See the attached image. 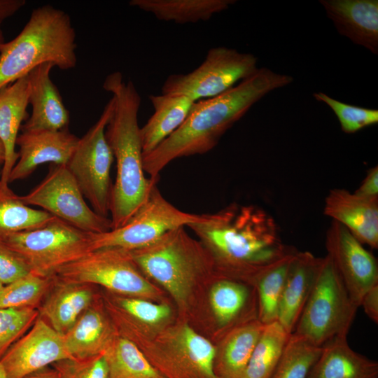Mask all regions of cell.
Segmentation results:
<instances>
[{
  "label": "cell",
  "mask_w": 378,
  "mask_h": 378,
  "mask_svg": "<svg viewBox=\"0 0 378 378\" xmlns=\"http://www.w3.org/2000/svg\"><path fill=\"white\" fill-rule=\"evenodd\" d=\"M293 81L290 75L259 68L255 74L226 92L195 102L181 126L152 151L143 155L145 172L150 178H158L159 173L174 160L212 150L256 102Z\"/></svg>",
  "instance_id": "6da1fadb"
},
{
  "label": "cell",
  "mask_w": 378,
  "mask_h": 378,
  "mask_svg": "<svg viewBox=\"0 0 378 378\" xmlns=\"http://www.w3.org/2000/svg\"><path fill=\"white\" fill-rule=\"evenodd\" d=\"M188 227L214 254L225 276L246 282L262 268L295 251L283 244L274 218L256 205L234 203Z\"/></svg>",
  "instance_id": "7a4b0ae2"
},
{
  "label": "cell",
  "mask_w": 378,
  "mask_h": 378,
  "mask_svg": "<svg viewBox=\"0 0 378 378\" xmlns=\"http://www.w3.org/2000/svg\"><path fill=\"white\" fill-rule=\"evenodd\" d=\"M103 88L114 100L105 135L116 162L109 212L111 229H116L146 202L158 178L145 176L138 124L141 99L134 83L125 81L122 73L115 71L106 77Z\"/></svg>",
  "instance_id": "3957f363"
},
{
  "label": "cell",
  "mask_w": 378,
  "mask_h": 378,
  "mask_svg": "<svg viewBox=\"0 0 378 378\" xmlns=\"http://www.w3.org/2000/svg\"><path fill=\"white\" fill-rule=\"evenodd\" d=\"M76 38L68 13L48 4L34 8L20 34L1 48L0 90L45 63L74 68Z\"/></svg>",
  "instance_id": "277c9868"
},
{
  "label": "cell",
  "mask_w": 378,
  "mask_h": 378,
  "mask_svg": "<svg viewBox=\"0 0 378 378\" xmlns=\"http://www.w3.org/2000/svg\"><path fill=\"white\" fill-rule=\"evenodd\" d=\"M128 251L138 268L180 302L187 298L198 277L215 263L184 227L167 232L146 247Z\"/></svg>",
  "instance_id": "5b68a950"
},
{
  "label": "cell",
  "mask_w": 378,
  "mask_h": 378,
  "mask_svg": "<svg viewBox=\"0 0 378 378\" xmlns=\"http://www.w3.org/2000/svg\"><path fill=\"white\" fill-rule=\"evenodd\" d=\"M358 308L326 255L292 333L322 346L335 337L347 336Z\"/></svg>",
  "instance_id": "8992f818"
},
{
  "label": "cell",
  "mask_w": 378,
  "mask_h": 378,
  "mask_svg": "<svg viewBox=\"0 0 378 378\" xmlns=\"http://www.w3.org/2000/svg\"><path fill=\"white\" fill-rule=\"evenodd\" d=\"M92 234L55 217L43 227L1 237L0 243L16 253L31 273L49 277L91 251Z\"/></svg>",
  "instance_id": "52a82bcc"
},
{
  "label": "cell",
  "mask_w": 378,
  "mask_h": 378,
  "mask_svg": "<svg viewBox=\"0 0 378 378\" xmlns=\"http://www.w3.org/2000/svg\"><path fill=\"white\" fill-rule=\"evenodd\" d=\"M258 58L225 46L210 48L199 66L188 74H174L164 81L161 94L184 95L192 101L211 98L255 74Z\"/></svg>",
  "instance_id": "ba28073f"
},
{
  "label": "cell",
  "mask_w": 378,
  "mask_h": 378,
  "mask_svg": "<svg viewBox=\"0 0 378 378\" xmlns=\"http://www.w3.org/2000/svg\"><path fill=\"white\" fill-rule=\"evenodd\" d=\"M114 106L111 97L99 118L82 137L66 164L92 209L108 217L112 186L111 168L113 155L105 130Z\"/></svg>",
  "instance_id": "9c48e42d"
},
{
  "label": "cell",
  "mask_w": 378,
  "mask_h": 378,
  "mask_svg": "<svg viewBox=\"0 0 378 378\" xmlns=\"http://www.w3.org/2000/svg\"><path fill=\"white\" fill-rule=\"evenodd\" d=\"M207 215L178 209L163 197L156 185L146 202L122 226L92 234L91 251L105 248L132 251L144 248L170 230L204 221Z\"/></svg>",
  "instance_id": "30bf717a"
},
{
  "label": "cell",
  "mask_w": 378,
  "mask_h": 378,
  "mask_svg": "<svg viewBox=\"0 0 378 378\" xmlns=\"http://www.w3.org/2000/svg\"><path fill=\"white\" fill-rule=\"evenodd\" d=\"M56 279L73 283L99 285L129 296L154 293V287L140 273L130 252L115 248L91 251L59 269Z\"/></svg>",
  "instance_id": "8fae6325"
},
{
  "label": "cell",
  "mask_w": 378,
  "mask_h": 378,
  "mask_svg": "<svg viewBox=\"0 0 378 378\" xmlns=\"http://www.w3.org/2000/svg\"><path fill=\"white\" fill-rule=\"evenodd\" d=\"M26 205L40 206L56 218L89 233L111 230V220L93 211L66 165L52 164L42 181L25 195Z\"/></svg>",
  "instance_id": "7c38bea8"
},
{
  "label": "cell",
  "mask_w": 378,
  "mask_h": 378,
  "mask_svg": "<svg viewBox=\"0 0 378 378\" xmlns=\"http://www.w3.org/2000/svg\"><path fill=\"white\" fill-rule=\"evenodd\" d=\"M326 247L351 300L360 307L364 294L378 284L377 259L345 227L333 220L326 232Z\"/></svg>",
  "instance_id": "4fadbf2b"
},
{
  "label": "cell",
  "mask_w": 378,
  "mask_h": 378,
  "mask_svg": "<svg viewBox=\"0 0 378 378\" xmlns=\"http://www.w3.org/2000/svg\"><path fill=\"white\" fill-rule=\"evenodd\" d=\"M66 358H72L64 337L38 316L31 328L0 359L7 378H22Z\"/></svg>",
  "instance_id": "5bb4252c"
},
{
  "label": "cell",
  "mask_w": 378,
  "mask_h": 378,
  "mask_svg": "<svg viewBox=\"0 0 378 378\" xmlns=\"http://www.w3.org/2000/svg\"><path fill=\"white\" fill-rule=\"evenodd\" d=\"M78 140L68 129L22 131L17 138L18 158L10 174L8 183L27 178L46 162L66 165Z\"/></svg>",
  "instance_id": "9a60e30c"
},
{
  "label": "cell",
  "mask_w": 378,
  "mask_h": 378,
  "mask_svg": "<svg viewBox=\"0 0 378 378\" xmlns=\"http://www.w3.org/2000/svg\"><path fill=\"white\" fill-rule=\"evenodd\" d=\"M324 214L345 227L361 244L378 247V200L360 197L342 188L330 190Z\"/></svg>",
  "instance_id": "2e32d148"
},
{
  "label": "cell",
  "mask_w": 378,
  "mask_h": 378,
  "mask_svg": "<svg viewBox=\"0 0 378 378\" xmlns=\"http://www.w3.org/2000/svg\"><path fill=\"white\" fill-rule=\"evenodd\" d=\"M319 3L341 35L378 54L377 0H320Z\"/></svg>",
  "instance_id": "e0dca14e"
},
{
  "label": "cell",
  "mask_w": 378,
  "mask_h": 378,
  "mask_svg": "<svg viewBox=\"0 0 378 378\" xmlns=\"http://www.w3.org/2000/svg\"><path fill=\"white\" fill-rule=\"evenodd\" d=\"M53 66L50 63H45L36 66L28 74L29 104L31 105L32 112L22 125V131L67 129L69 113L50 76Z\"/></svg>",
  "instance_id": "ac0fdd59"
},
{
  "label": "cell",
  "mask_w": 378,
  "mask_h": 378,
  "mask_svg": "<svg viewBox=\"0 0 378 378\" xmlns=\"http://www.w3.org/2000/svg\"><path fill=\"white\" fill-rule=\"evenodd\" d=\"M322 258L296 251L289 265L277 314V321L292 333L314 286Z\"/></svg>",
  "instance_id": "d6986e66"
},
{
  "label": "cell",
  "mask_w": 378,
  "mask_h": 378,
  "mask_svg": "<svg viewBox=\"0 0 378 378\" xmlns=\"http://www.w3.org/2000/svg\"><path fill=\"white\" fill-rule=\"evenodd\" d=\"M53 276V283L38 308L39 316L64 335L96 300L93 285L66 282Z\"/></svg>",
  "instance_id": "ffe728a7"
},
{
  "label": "cell",
  "mask_w": 378,
  "mask_h": 378,
  "mask_svg": "<svg viewBox=\"0 0 378 378\" xmlns=\"http://www.w3.org/2000/svg\"><path fill=\"white\" fill-rule=\"evenodd\" d=\"M209 301L218 326L227 328L237 321L258 319L255 289L251 284L223 275L211 288Z\"/></svg>",
  "instance_id": "44dd1931"
},
{
  "label": "cell",
  "mask_w": 378,
  "mask_h": 378,
  "mask_svg": "<svg viewBox=\"0 0 378 378\" xmlns=\"http://www.w3.org/2000/svg\"><path fill=\"white\" fill-rule=\"evenodd\" d=\"M29 76H24L0 90V140L5 150L0 182L8 186L9 176L16 163V141L29 104Z\"/></svg>",
  "instance_id": "7402d4cb"
},
{
  "label": "cell",
  "mask_w": 378,
  "mask_h": 378,
  "mask_svg": "<svg viewBox=\"0 0 378 378\" xmlns=\"http://www.w3.org/2000/svg\"><path fill=\"white\" fill-rule=\"evenodd\" d=\"M307 378H378V363L354 351L347 336H337L322 346Z\"/></svg>",
  "instance_id": "603a6c76"
},
{
  "label": "cell",
  "mask_w": 378,
  "mask_h": 378,
  "mask_svg": "<svg viewBox=\"0 0 378 378\" xmlns=\"http://www.w3.org/2000/svg\"><path fill=\"white\" fill-rule=\"evenodd\" d=\"M63 337L70 356L82 359L104 353L118 335L96 298Z\"/></svg>",
  "instance_id": "cb8c5ba5"
},
{
  "label": "cell",
  "mask_w": 378,
  "mask_h": 378,
  "mask_svg": "<svg viewBox=\"0 0 378 378\" xmlns=\"http://www.w3.org/2000/svg\"><path fill=\"white\" fill-rule=\"evenodd\" d=\"M154 109L140 127L143 155L150 153L173 134L186 120L195 102L179 94L149 95Z\"/></svg>",
  "instance_id": "d4e9b609"
},
{
  "label": "cell",
  "mask_w": 378,
  "mask_h": 378,
  "mask_svg": "<svg viewBox=\"0 0 378 378\" xmlns=\"http://www.w3.org/2000/svg\"><path fill=\"white\" fill-rule=\"evenodd\" d=\"M235 0H132L131 6L157 19L178 24L207 21L234 4Z\"/></svg>",
  "instance_id": "484cf974"
},
{
  "label": "cell",
  "mask_w": 378,
  "mask_h": 378,
  "mask_svg": "<svg viewBox=\"0 0 378 378\" xmlns=\"http://www.w3.org/2000/svg\"><path fill=\"white\" fill-rule=\"evenodd\" d=\"M263 327L255 319L229 332L215 357L214 369L217 378H241Z\"/></svg>",
  "instance_id": "4316f807"
},
{
  "label": "cell",
  "mask_w": 378,
  "mask_h": 378,
  "mask_svg": "<svg viewBox=\"0 0 378 378\" xmlns=\"http://www.w3.org/2000/svg\"><path fill=\"white\" fill-rule=\"evenodd\" d=\"M293 251L255 273L248 283L255 289L258 319L264 325L277 320L278 309Z\"/></svg>",
  "instance_id": "83f0119b"
},
{
  "label": "cell",
  "mask_w": 378,
  "mask_h": 378,
  "mask_svg": "<svg viewBox=\"0 0 378 378\" xmlns=\"http://www.w3.org/2000/svg\"><path fill=\"white\" fill-rule=\"evenodd\" d=\"M290 334L277 321L264 325L241 378H270Z\"/></svg>",
  "instance_id": "f1b7e54d"
},
{
  "label": "cell",
  "mask_w": 378,
  "mask_h": 378,
  "mask_svg": "<svg viewBox=\"0 0 378 378\" xmlns=\"http://www.w3.org/2000/svg\"><path fill=\"white\" fill-rule=\"evenodd\" d=\"M104 356L107 378H165L134 342L122 336L115 339Z\"/></svg>",
  "instance_id": "f546056e"
},
{
  "label": "cell",
  "mask_w": 378,
  "mask_h": 378,
  "mask_svg": "<svg viewBox=\"0 0 378 378\" xmlns=\"http://www.w3.org/2000/svg\"><path fill=\"white\" fill-rule=\"evenodd\" d=\"M55 217L24 204L20 196L0 182V238L43 227Z\"/></svg>",
  "instance_id": "4dcf8cb0"
},
{
  "label": "cell",
  "mask_w": 378,
  "mask_h": 378,
  "mask_svg": "<svg viewBox=\"0 0 378 378\" xmlns=\"http://www.w3.org/2000/svg\"><path fill=\"white\" fill-rule=\"evenodd\" d=\"M322 346L291 333L276 367L270 378H307Z\"/></svg>",
  "instance_id": "1f68e13d"
},
{
  "label": "cell",
  "mask_w": 378,
  "mask_h": 378,
  "mask_svg": "<svg viewBox=\"0 0 378 378\" xmlns=\"http://www.w3.org/2000/svg\"><path fill=\"white\" fill-rule=\"evenodd\" d=\"M53 283V276L33 273L4 286L0 292V308H33L40 307Z\"/></svg>",
  "instance_id": "d6a6232c"
},
{
  "label": "cell",
  "mask_w": 378,
  "mask_h": 378,
  "mask_svg": "<svg viewBox=\"0 0 378 378\" xmlns=\"http://www.w3.org/2000/svg\"><path fill=\"white\" fill-rule=\"evenodd\" d=\"M317 101L328 105L337 116L342 130L347 134L355 133L378 122V110L350 105L335 99L323 92H315Z\"/></svg>",
  "instance_id": "836d02e7"
},
{
  "label": "cell",
  "mask_w": 378,
  "mask_h": 378,
  "mask_svg": "<svg viewBox=\"0 0 378 378\" xmlns=\"http://www.w3.org/2000/svg\"><path fill=\"white\" fill-rule=\"evenodd\" d=\"M38 316V309L0 308V359L26 333Z\"/></svg>",
  "instance_id": "e575fe53"
},
{
  "label": "cell",
  "mask_w": 378,
  "mask_h": 378,
  "mask_svg": "<svg viewBox=\"0 0 378 378\" xmlns=\"http://www.w3.org/2000/svg\"><path fill=\"white\" fill-rule=\"evenodd\" d=\"M61 378H107L104 353L82 359L66 358L52 365Z\"/></svg>",
  "instance_id": "d590c367"
},
{
  "label": "cell",
  "mask_w": 378,
  "mask_h": 378,
  "mask_svg": "<svg viewBox=\"0 0 378 378\" xmlns=\"http://www.w3.org/2000/svg\"><path fill=\"white\" fill-rule=\"evenodd\" d=\"M113 304L127 316L146 323H159L170 314V309L167 305L134 297L115 298Z\"/></svg>",
  "instance_id": "8d00e7d4"
},
{
  "label": "cell",
  "mask_w": 378,
  "mask_h": 378,
  "mask_svg": "<svg viewBox=\"0 0 378 378\" xmlns=\"http://www.w3.org/2000/svg\"><path fill=\"white\" fill-rule=\"evenodd\" d=\"M30 272L27 264L16 253L0 243V281L4 286Z\"/></svg>",
  "instance_id": "74e56055"
},
{
  "label": "cell",
  "mask_w": 378,
  "mask_h": 378,
  "mask_svg": "<svg viewBox=\"0 0 378 378\" xmlns=\"http://www.w3.org/2000/svg\"><path fill=\"white\" fill-rule=\"evenodd\" d=\"M355 194L368 199H376L378 197V167L369 170L361 185L355 191Z\"/></svg>",
  "instance_id": "f35d334b"
},
{
  "label": "cell",
  "mask_w": 378,
  "mask_h": 378,
  "mask_svg": "<svg viewBox=\"0 0 378 378\" xmlns=\"http://www.w3.org/2000/svg\"><path fill=\"white\" fill-rule=\"evenodd\" d=\"M362 306L366 315L375 323H378V284L369 289L363 295Z\"/></svg>",
  "instance_id": "ab89813d"
},
{
  "label": "cell",
  "mask_w": 378,
  "mask_h": 378,
  "mask_svg": "<svg viewBox=\"0 0 378 378\" xmlns=\"http://www.w3.org/2000/svg\"><path fill=\"white\" fill-rule=\"evenodd\" d=\"M25 4V0H0V23L16 13Z\"/></svg>",
  "instance_id": "60d3db41"
},
{
  "label": "cell",
  "mask_w": 378,
  "mask_h": 378,
  "mask_svg": "<svg viewBox=\"0 0 378 378\" xmlns=\"http://www.w3.org/2000/svg\"><path fill=\"white\" fill-rule=\"evenodd\" d=\"M22 378H61L59 372L51 365L46 366Z\"/></svg>",
  "instance_id": "b9f144b4"
},
{
  "label": "cell",
  "mask_w": 378,
  "mask_h": 378,
  "mask_svg": "<svg viewBox=\"0 0 378 378\" xmlns=\"http://www.w3.org/2000/svg\"><path fill=\"white\" fill-rule=\"evenodd\" d=\"M4 158H5L4 146L1 141L0 140V163L3 164V162L4 161Z\"/></svg>",
  "instance_id": "7bdbcfd3"
},
{
  "label": "cell",
  "mask_w": 378,
  "mask_h": 378,
  "mask_svg": "<svg viewBox=\"0 0 378 378\" xmlns=\"http://www.w3.org/2000/svg\"><path fill=\"white\" fill-rule=\"evenodd\" d=\"M4 43L5 42H4V38L3 32L0 29V51H1V48H2L3 45L4 44Z\"/></svg>",
  "instance_id": "ee69618b"
},
{
  "label": "cell",
  "mask_w": 378,
  "mask_h": 378,
  "mask_svg": "<svg viewBox=\"0 0 378 378\" xmlns=\"http://www.w3.org/2000/svg\"><path fill=\"white\" fill-rule=\"evenodd\" d=\"M0 378H7L1 364H0Z\"/></svg>",
  "instance_id": "f6af8a7d"
},
{
  "label": "cell",
  "mask_w": 378,
  "mask_h": 378,
  "mask_svg": "<svg viewBox=\"0 0 378 378\" xmlns=\"http://www.w3.org/2000/svg\"><path fill=\"white\" fill-rule=\"evenodd\" d=\"M4 286V285L0 281V292L3 289Z\"/></svg>",
  "instance_id": "bcb514c9"
},
{
  "label": "cell",
  "mask_w": 378,
  "mask_h": 378,
  "mask_svg": "<svg viewBox=\"0 0 378 378\" xmlns=\"http://www.w3.org/2000/svg\"><path fill=\"white\" fill-rule=\"evenodd\" d=\"M0 164H1V163H0ZM0 176H1V166H0Z\"/></svg>",
  "instance_id": "7dc6e473"
}]
</instances>
